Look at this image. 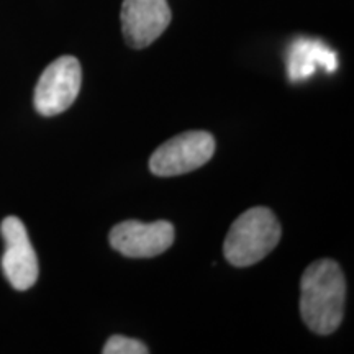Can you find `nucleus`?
I'll return each instance as SVG.
<instances>
[{"label": "nucleus", "mask_w": 354, "mask_h": 354, "mask_svg": "<svg viewBox=\"0 0 354 354\" xmlns=\"http://www.w3.org/2000/svg\"><path fill=\"white\" fill-rule=\"evenodd\" d=\"M346 281L338 263L318 259L305 269L300 281V313L313 333L330 335L342 325Z\"/></svg>", "instance_id": "f257e3e1"}, {"label": "nucleus", "mask_w": 354, "mask_h": 354, "mask_svg": "<svg viewBox=\"0 0 354 354\" xmlns=\"http://www.w3.org/2000/svg\"><path fill=\"white\" fill-rule=\"evenodd\" d=\"M281 234V223L268 207L246 210L234 220L225 238V258L236 268L253 266L277 246Z\"/></svg>", "instance_id": "f03ea898"}, {"label": "nucleus", "mask_w": 354, "mask_h": 354, "mask_svg": "<svg viewBox=\"0 0 354 354\" xmlns=\"http://www.w3.org/2000/svg\"><path fill=\"white\" fill-rule=\"evenodd\" d=\"M215 140L207 131H187L167 140L149 159V171L159 177L187 174L210 161Z\"/></svg>", "instance_id": "7ed1b4c3"}, {"label": "nucleus", "mask_w": 354, "mask_h": 354, "mask_svg": "<svg viewBox=\"0 0 354 354\" xmlns=\"http://www.w3.org/2000/svg\"><path fill=\"white\" fill-rule=\"evenodd\" d=\"M81 84L82 69L76 57H57L38 79L35 88V109L44 117L66 112L77 99Z\"/></svg>", "instance_id": "20e7f679"}, {"label": "nucleus", "mask_w": 354, "mask_h": 354, "mask_svg": "<svg viewBox=\"0 0 354 354\" xmlns=\"http://www.w3.org/2000/svg\"><path fill=\"white\" fill-rule=\"evenodd\" d=\"M174 225L166 220L141 223L127 220L110 232V245L127 258H154L174 243Z\"/></svg>", "instance_id": "39448f33"}, {"label": "nucleus", "mask_w": 354, "mask_h": 354, "mask_svg": "<svg viewBox=\"0 0 354 354\" xmlns=\"http://www.w3.org/2000/svg\"><path fill=\"white\" fill-rule=\"evenodd\" d=\"M0 232L6 243L2 271L7 281L17 290L32 289L38 279V259L24 221L17 216H7Z\"/></svg>", "instance_id": "423d86ee"}, {"label": "nucleus", "mask_w": 354, "mask_h": 354, "mask_svg": "<svg viewBox=\"0 0 354 354\" xmlns=\"http://www.w3.org/2000/svg\"><path fill=\"white\" fill-rule=\"evenodd\" d=\"M172 19L167 0H123L122 30L131 48L149 46L165 33Z\"/></svg>", "instance_id": "0eeeda50"}, {"label": "nucleus", "mask_w": 354, "mask_h": 354, "mask_svg": "<svg viewBox=\"0 0 354 354\" xmlns=\"http://www.w3.org/2000/svg\"><path fill=\"white\" fill-rule=\"evenodd\" d=\"M318 69L335 73L338 56L320 39L297 38L287 51V76L290 82H302L312 77Z\"/></svg>", "instance_id": "6e6552de"}, {"label": "nucleus", "mask_w": 354, "mask_h": 354, "mask_svg": "<svg viewBox=\"0 0 354 354\" xmlns=\"http://www.w3.org/2000/svg\"><path fill=\"white\" fill-rule=\"evenodd\" d=\"M104 354H146L149 353L148 346L145 343L138 342V339L128 338V336L113 335L110 336L109 342L105 343Z\"/></svg>", "instance_id": "1a4fd4ad"}]
</instances>
